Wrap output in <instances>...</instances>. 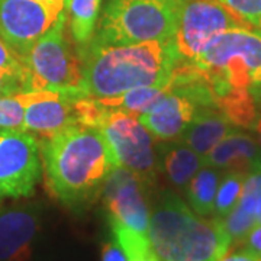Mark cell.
Listing matches in <instances>:
<instances>
[{"label":"cell","mask_w":261,"mask_h":261,"mask_svg":"<svg viewBox=\"0 0 261 261\" xmlns=\"http://www.w3.org/2000/svg\"><path fill=\"white\" fill-rule=\"evenodd\" d=\"M41 159L49 195L73 209L92 203L118 167L102 132L83 123L41 141Z\"/></svg>","instance_id":"obj_1"},{"label":"cell","mask_w":261,"mask_h":261,"mask_svg":"<svg viewBox=\"0 0 261 261\" xmlns=\"http://www.w3.org/2000/svg\"><path fill=\"white\" fill-rule=\"evenodd\" d=\"M83 60L80 92L84 97H116L141 86L167 83L185 60L174 38L144 41L129 45H87L79 53Z\"/></svg>","instance_id":"obj_2"},{"label":"cell","mask_w":261,"mask_h":261,"mask_svg":"<svg viewBox=\"0 0 261 261\" xmlns=\"http://www.w3.org/2000/svg\"><path fill=\"white\" fill-rule=\"evenodd\" d=\"M147 237L159 261H219L232 245L221 219L197 215L170 190L151 207Z\"/></svg>","instance_id":"obj_3"},{"label":"cell","mask_w":261,"mask_h":261,"mask_svg":"<svg viewBox=\"0 0 261 261\" xmlns=\"http://www.w3.org/2000/svg\"><path fill=\"white\" fill-rule=\"evenodd\" d=\"M181 0H106L89 45H129L176 35Z\"/></svg>","instance_id":"obj_4"},{"label":"cell","mask_w":261,"mask_h":261,"mask_svg":"<svg viewBox=\"0 0 261 261\" xmlns=\"http://www.w3.org/2000/svg\"><path fill=\"white\" fill-rule=\"evenodd\" d=\"M192 63L202 71L214 100L229 90L250 89L261 71V32L243 27L228 29Z\"/></svg>","instance_id":"obj_5"},{"label":"cell","mask_w":261,"mask_h":261,"mask_svg":"<svg viewBox=\"0 0 261 261\" xmlns=\"http://www.w3.org/2000/svg\"><path fill=\"white\" fill-rule=\"evenodd\" d=\"M65 31L67 12L22 58L28 92H80L83 60Z\"/></svg>","instance_id":"obj_6"},{"label":"cell","mask_w":261,"mask_h":261,"mask_svg":"<svg viewBox=\"0 0 261 261\" xmlns=\"http://www.w3.org/2000/svg\"><path fill=\"white\" fill-rule=\"evenodd\" d=\"M97 129L103 134L118 166L134 171L148 187L155 185L160 173L157 145L137 116L108 109Z\"/></svg>","instance_id":"obj_7"},{"label":"cell","mask_w":261,"mask_h":261,"mask_svg":"<svg viewBox=\"0 0 261 261\" xmlns=\"http://www.w3.org/2000/svg\"><path fill=\"white\" fill-rule=\"evenodd\" d=\"M38 142L25 130L0 129V200L34 195L42 176Z\"/></svg>","instance_id":"obj_8"},{"label":"cell","mask_w":261,"mask_h":261,"mask_svg":"<svg viewBox=\"0 0 261 261\" xmlns=\"http://www.w3.org/2000/svg\"><path fill=\"white\" fill-rule=\"evenodd\" d=\"M241 27L250 28L219 0H181L174 42L181 58L192 63L215 37Z\"/></svg>","instance_id":"obj_9"},{"label":"cell","mask_w":261,"mask_h":261,"mask_svg":"<svg viewBox=\"0 0 261 261\" xmlns=\"http://www.w3.org/2000/svg\"><path fill=\"white\" fill-rule=\"evenodd\" d=\"M65 12L44 0H0V38L22 58Z\"/></svg>","instance_id":"obj_10"},{"label":"cell","mask_w":261,"mask_h":261,"mask_svg":"<svg viewBox=\"0 0 261 261\" xmlns=\"http://www.w3.org/2000/svg\"><path fill=\"white\" fill-rule=\"evenodd\" d=\"M147 189L148 186L134 171L121 166L113 168L100 193L111 222L147 235L151 214Z\"/></svg>","instance_id":"obj_11"},{"label":"cell","mask_w":261,"mask_h":261,"mask_svg":"<svg viewBox=\"0 0 261 261\" xmlns=\"http://www.w3.org/2000/svg\"><path fill=\"white\" fill-rule=\"evenodd\" d=\"M29 103L23 116V130L41 141L53 138L79 122L75 100L80 92H28Z\"/></svg>","instance_id":"obj_12"},{"label":"cell","mask_w":261,"mask_h":261,"mask_svg":"<svg viewBox=\"0 0 261 261\" xmlns=\"http://www.w3.org/2000/svg\"><path fill=\"white\" fill-rule=\"evenodd\" d=\"M35 206H12L0 211V261H29L39 231Z\"/></svg>","instance_id":"obj_13"},{"label":"cell","mask_w":261,"mask_h":261,"mask_svg":"<svg viewBox=\"0 0 261 261\" xmlns=\"http://www.w3.org/2000/svg\"><path fill=\"white\" fill-rule=\"evenodd\" d=\"M200 106L189 96L170 89L161 100L138 116L140 122L159 141L177 140L193 121Z\"/></svg>","instance_id":"obj_14"},{"label":"cell","mask_w":261,"mask_h":261,"mask_svg":"<svg viewBox=\"0 0 261 261\" xmlns=\"http://www.w3.org/2000/svg\"><path fill=\"white\" fill-rule=\"evenodd\" d=\"M203 160L205 166L247 176L261 166V145L251 135L233 129L219 141Z\"/></svg>","instance_id":"obj_15"},{"label":"cell","mask_w":261,"mask_h":261,"mask_svg":"<svg viewBox=\"0 0 261 261\" xmlns=\"http://www.w3.org/2000/svg\"><path fill=\"white\" fill-rule=\"evenodd\" d=\"M159 166L164 171L166 177L171 186L177 189L180 193H185L187 185L195 177V174L205 166V160L183 141H160L157 145Z\"/></svg>","instance_id":"obj_16"},{"label":"cell","mask_w":261,"mask_h":261,"mask_svg":"<svg viewBox=\"0 0 261 261\" xmlns=\"http://www.w3.org/2000/svg\"><path fill=\"white\" fill-rule=\"evenodd\" d=\"M233 129H237V126L216 108H200L180 140L199 155L206 157V154Z\"/></svg>","instance_id":"obj_17"},{"label":"cell","mask_w":261,"mask_h":261,"mask_svg":"<svg viewBox=\"0 0 261 261\" xmlns=\"http://www.w3.org/2000/svg\"><path fill=\"white\" fill-rule=\"evenodd\" d=\"M103 0H68L67 27L70 28L71 41L82 53L93 39Z\"/></svg>","instance_id":"obj_18"},{"label":"cell","mask_w":261,"mask_h":261,"mask_svg":"<svg viewBox=\"0 0 261 261\" xmlns=\"http://www.w3.org/2000/svg\"><path fill=\"white\" fill-rule=\"evenodd\" d=\"M168 92H170V83L167 82L163 84L141 86V87L130 89L121 96L105 97V99H97V100L111 111H122L138 118L140 115L149 111Z\"/></svg>","instance_id":"obj_19"},{"label":"cell","mask_w":261,"mask_h":261,"mask_svg":"<svg viewBox=\"0 0 261 261\" xmlns=\"http://www.w3.org/2000/svg\"><path fill=\"white\" fill-rule=\"evenodd\" d=\"M221 170L214 167H200L195 177L187 185L185 195L189 206L200 216H214L215 197L221 181Z\"/></svg>","instance_id":"obj_20"},{"label":"cell","mask_w":261,"mask_h":261,"mask_svg":"<svg viewBox=\"0 0 261 261\" xmlns=\"http://www.w3.org/2000/svg\"><path fill=\"white\" fill-rule=\"evenodd\" d=\"M218 111L224 113L226 119L238 128L252 129L261 109L250 89L229 90L215 100Z\"/></svg>","instance_id":"obj_21"},{"label":"cell","mask_w":261,"mask_h":261,"mask_svg":"<svg viewBox=\"0 0 261 261\" xmlns=\"http://www.w3.org/2000/svg\"><path fill=\"white\" fill-rule=\"evenodd\" d=\"M115 241L122 247L128 261H159L148 237L121 224L111 222Z\"/></svg>","instance_id":"obj_22"},{"label":"cell","mask_w":261,"mask_h":261,"mask_svg":"<svg viewBox=\"0 0 261 261\" xmlns=\"http://www.w3.org/2000/svg\"><path fill=\"white\" fill-rule=\"evenodd\" d=\"M245 174L237 171H225L221 177L215 197L214 218L222 219L238 205L243 193Z\"/></svg>","instance_id":"obj_23"},{"label":"cell","mask_w":261,"mask_h":261,"mask_svg":"<svg viewBox=\"0 0 261 261\" xmlns=\"http://www.w3.org/2000/svg\"><path fill=\"white\" fill-rule=\"evenodd\" d=\"M28 103V92L0 96V129L23 130V116Z\"/></svg>","instance_id":"obj_24"},{"label":"cell","mask_w":261,"mask_h":261,"mask_svg":"<svg viewBox=\"0 0 261 261\" xmlns=\"http://www.w3.org/2000/svg\"><path fill=\"white\" fill-rule=\"evenodd\" d=\"M221 222L224 225L225 231L229 235L232 244H243L245 237L257 225L254 215L247 212L240 205L235 206L229 214L221 219Z\"/></svg>","instance_id":"obj_25"},{"label":"cell","mask_w":261,"mask_h":261,"mask_svg":"<svg viewBox=\"0 0 261 261\" xmlns=\"http://www.w3.org/2000/svg\"><path fill=\"white\" fill-rule=\"evenodd\" d=\"M238 205L254 215L257 224H261V166L245 176Z\"/></svg>","instance_id":"obj_26"},{"label":"cell","mask_w":261,"mask_h":261,"mask_svg":"<svg viewBox=\"0 0 261 261\" xmlns=\"http://www.w3.org/2000/svg\"><path fill=\"white\" fill-rule=\"evenodd\" d=\"M247 27L258 29L261 23V0H219Z\"/></svg>","instance_id":"obj_27"},{"label":"cell","mask_w":261,"mask_h":261,"mask_svg":"<svg viewBox=\"0 0 261 261\" xmlns=\"http://www.w3.org/2000/svg\"><path fill=\"white\" fill-rule=\"evenodd\" d=\"M20 92H28L25 75L0 68V96L20 93Z\"/></svg>","instance_id":"obj_28"},{"label":"cell","mask_w":261,"mask_h":261,"mask_svg":"<svg viewBox=\"0 0 261 261\" xmlns=\"http://www.w3.org/2000/svg\"><path fill=\"white\" fill-rule=\"evenodd\" d=\"M0 68L9 70V71L22 75H25L27 73L20 58L12 51V48L2 38H0ZM25 80H27V77H25Z\"/></svg>","instance_id":"obj_29"},{"label":"cell","mask_w":261,"mask_h":261,"mask_svg":"<svg viewBox=\"0 0 261 261\" xmlns=\"http://www.w3.org/2000/svg\"><path fill=\"white\" fill-rule=\"evenodd\" d=\"M245 251L251 252L257 258H261V224H257L243 241Z\"/></svg>","instance_id":"obj_30"},{"label":"cell","mask_w":261,"mask_h":261,"mask_svg":"<svg viewBox=\"0 0 261 261\" xmlns=\"http://www.w3.org/2000/svg\"><path fill=\"white\" fill-rule=\"evenodd\" d=\"M102 261H128L122 247L116 241H108L102 247Z\"/></svg>","instance_id":"obj_31"},{"label":"cell","mask_w":261,"mask_h":261,"mask_svg":"<svg viewBox=\"0 0 261 261\" xmlns=\"http://www.w3.org/2000/svg\"><path fill=\"white\" fill-rule=\"evenodd\" d=\"M219 261H260V258L252 255L251 252L245 251V250H240V251L231 252V254L226 252Z\"/></svg>","instance_id":"obj_32"},{"label":"cell","mask_w":261,"mask_h":261,"mask_svg":"<svg viewBox=\"0 0 261 261\" xmlns=\"http://www.w3.org/2000/svg\"><path fill=\"white\" fill-rule=\"evenodd\" d=\"M250 90H251V93L254 94V97H255V100H257V103H258V106H260L261 109V71L260 74L257 75L255 82H254L251 87H250Z\"/></svg>","instance_id":"obj_33"},{"label":"cell","mask_w":261,"mask_h":261,"mask_svg":"<svg viewBox=\"0 0 261 261\" xmlns=\"http://www.w3.org/2000/svg\"><path fill=\"white\" fill-rule=\"evenodd\" d=\"M252 130L255 132V135H257L258 142H260V145H261V112L260 115H258V118H257L255 123H254V126H252Z\"/></svg>","instance_id":"obj_34"},{"label":"cell","mask_w":261,"mask_h":261,"mask_svg":"<svg viewBox=\"0 0 261 261\" xmlns=\"http://www.w3.org/2000/svg\"><path fill=\"white\" fill-rule=\"evenodd\" d=\"M44 2H51V3H57V5H61V6H64L67 5V2L65 0H44Z\"/></svg>","instance_id":"obj_35"},{"label":"cell","mask_w":261,"mask_h":261,"mask_svg":"<svg viewBox=\"0 0 261 261\" xmlns=\"http://www.w3.org/2000/svg\"><path fill=\"white\" fill-rule=\"evenodd\" d=\"M257 31H258V32H261V23H260V27H258V29H257Z\"/></svg>","instance_id":"obj_36"},{"label":"cell","mask_w":261,"mask_h":261,"mask_svg":"<svg viewBox=\"0 0 261 261\" xmlns=\"http://www.w3.org/2000/svg\"><path fill=\"white\" fill-rule=\"evenodd\" d=\"M65 2H67V3H68V0H65ZM65 8H67V5H65Z\"/></svg>","instance_id":"obj_37"},{"label":"cell","mask_w":261,"mask_h":261,"mask_svg":"<svg viewBox=\"0 0 261 261\" xmlns=\"http://www.w3.org/2000/svg\"><path fill=\"white\" fill-rule=\"evenodd\" d=\"M260 261H261V258H260Z\"/></svg>","instance_id":"obj_38"}]
</instances>
